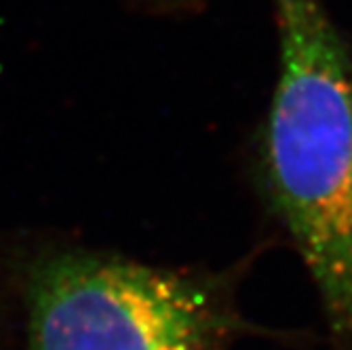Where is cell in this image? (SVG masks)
Segmentation results:
<instances>
[{
  "label": "cell",
  "mask_w": 352,
  "mask_h": 350,
  "mask_svg": "<svg viewBox=\"0 0 352 350\" xmlns=\"http://www.w3.org/2000/svg\"><path fill=\"white\" fill-rule=\"evenodd\" d=\"M272 9L278 76L255 182L314 283L333 350H352V55L323 0Z\"/></svg>",
  "instance_id": "obj_1"
},
{
  "label": "cell",
  "mask_w": 352,
  "mask_h": 350,
  "mask_svg": "<svg viewBox=\"0 0 352 350\" xmlns=\"http://www.w3.org/2000/svg\"><path fill=\"white\" fill-rule=\"evenodd\" d=\"M144 5L152 7L154 11H167V13H192L207 7L209 0H142Z\"/></svg>",
  "instance_id": "obj_3"
},
{
  "label": "cell",
  "mask_w": 352,
  "mask_h": 350,
  "mask_svg": "<svg viewBox=\"0 0 352 350\" xmlns=\"http://www.w3.org/2000/svg\"><path fill=\"white\" fill-rule=\"evenodd\" d=\"M251 262L175 270L85 247H43L19 272L15 350H234L245 338H274L239 304Z\"/></svg>",
  "instance_id": "obj_2"
}]
</instances>
